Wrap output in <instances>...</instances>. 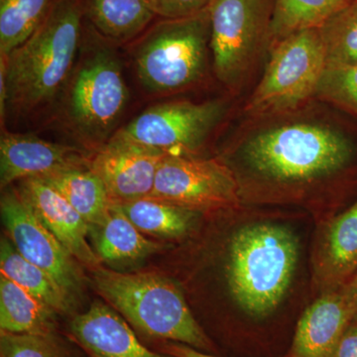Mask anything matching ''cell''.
<instances>
[{
  "label": "cell",
  "mask_w": 357,
  "mask_h": 357,
  "mask_svg": "<svg viewBox=\"0 0 357 357\" xmlns=\"http://www.w3.org/2000/svg\"><path fill=\"white\" fill-rule=\"evenodd\" d=\"M84 18V0H56L30 38L0 57L7 112L30 114L59 98L79 57Z\"/></svg>",
  "instance_id": "cell-1"
},
{
  "label": "cell",
  "mask_w": 357,
  "mask_h": 357,
  "mask_svg": "<svg viewBox=\"0 0 357 357\" xmlns=\"http://www.w3.org/2000/svg\"><path fill=\"white\" fill-rule=\"evenodd\" d=\"M239 155L257 177L278 184H297L347 170L356 157V147L344 131L331 124L293 121L249 134Z\"/></svg>",
  "instance_id": "cell-2"
},
{
  "label": "cell",
  "mask_w": 357,
  "mask_h": 357,
  "mask_svg": "<svg viewBox=\"0 0 357 357\" xmlns=\"http://www.w3.org/2000/svg\"><path fill=\"white\" fill-rule=\"evenodd\" d=\"M84 18L76 65L61 91V117L84 146L96 150L116 132L128 89L114 47Z\"/></svg>",
  "instance_id": "cell-3"
},
{
  "label": "cell",
  "mask_w": 357,
  "mask_h": 357,
  "mask_svg": "<svg viewBox=\"0 0 357 357\" xmlns=\"http://www.w3.org/2000/svg\"><path fill=\"white\" fill-rule=\"evenodd\" d=\"M91 280L109 306L146 337L187 344L208 354L215 351L180 289L163 275L121 273L100 266L93 270Z\"/></svg>",
  "instance_id": "cell-4"
},
{
  "label": "cell",
  "mask_w": 357,
  "mask_h": 357,
  "mask_svg": "<svg viewBox=\"0 0 357 357\" xmlns=\"http://www.w3.org/2000/svg\"><path fill=\"white\" fill-rule=\"evenodd\" d=\"M299 245L290 229L273 223L243 227L230 241L227 283L244 312L255 318L273 312L287 293Z\"/></svg>",
  "instance_id": "cell-5"
},
{
  "label": "cell",
  "mask_w": 357,
  "mask_h": 357,
  "mask_svg": "<svg viewBox=\"0 0 357 357\" xmlns=\"http://www.w3.org/2000/svg\"><path fill=\"white\" fill-rule=\"evenodd\" d=\"M210 41V7L190 17L154 21L134 45L140 83L157 93L198 83L206 73Z\"/></svg>",
  "instance_id": "cell-6"
},
{
  "label": "cell",
  "mask_w": 357,
  "mask_h": 357,
  "mask_svg": "<svg viewBox=\"0 0 357 357\" xmlns=\"http://www.w3.org/2000/svg\"><path fill=\"white\" fill-rule=\"evenodd\" d=\"M261 82L246 105L255 116H267L297 109L316 95L326 67L325 47L319 28L303 30L272 47Z\"/></svg>",
  "instance_id": "cell-7"
},
{
  "label": "cell",
  "mask_w": 357,
  "mask_h": 357,
  "mask_svg": "<svg viewBox=\"0 0 357 357\" xmlns=\"http://www.w3.org/2000/svg\"><path fill=\"white\" fill-rule=\"evenodd\" d=\"M274 0H213L210 6L213 69L218 79L236 86L269 43Z\"/></svg>",
  "instance_id": "cell-8"
},
{
  "label": "cell",
  "mask_w": 357,
  "mask_h": 357,
  "mask_svg": "<svg viewBox=\"0 0 357 357\" xmlns=\"http://www.w3.org/2000/svg\"><path fill=\"white\" fill-rule=\"evenodd\" d=\"M225 112V105L220 100L162 103L145 110L115 133L167 155L190 156L204 144Z\"/></svg>",
  "instance_id": "cell-9"
},
{
  "label": "cell",
  "mask_w": 357,
  "mask_h": 357,
  "mask_svg": "<svg viewBox=\"0 0 357 357\" xmlns=\"http://www.w3.org/2000/svg\"><path fill=\"white\" fill-rule=\"evenodd\" d=\"M149 197L199 211L236 208V174L218 159L166 155L160 162Z\"/></svg>",
  "instance_id": "cell-10"
},
{
  "label": "cell",
  "mask_w": 357,
  "mask_h": 357,
  "mask_svg": "<svg viewBox=\"0 0 357 357\" xmlns=\"http://www.w3.org/2000/svg\"><path fill=\"white\" fill-rule=\"evenodd\" d=\"M0 211L9 239L18 252L50 274L75 302L84 280L74 256L45 227L18 190H3Z\"/></svg>",
  "instance_id": "cell-11"
},
{
  "label": "cell",
  "mask_w": 357,
  "mask_h": 357,
  "mask_svg": "<svg viewBox=\"0 0 357 357\" xmlns=\"http://www.w3.org/2000/svg\"><path fill=\"white\" fill-rule=\"evenodd\" d=\"M167 154L114 133L91 157L89 167L112 202L149 197L160 162Z\"/></svg>",
  "instance_id": "cell-12"
},
{
  "label": "cell",
  "mask_w": 357,
  "mask_h": 357,
  "mask_svg": "<svg viewBox=\"0 0 357 357\" xmlns=\"http://www.w3.org/2000/svg\"><path fill=\"white\" fill-rule=\"evenodd\" d=\"M89 162L86 152L79 148L4 129L0 137V188L3 191L25 178L46 177Z\"/></svg>",
  "instance_id": "cell-13"
},
{
  "label": "cell",
  "mask_w": 357,
  "mask_h": 357,
  "mask_svg": "<svg viewBox=\"0 0 357 357\" xmlns=\"http://www.w3.org/2000/svg\"><path fill=\"white\" fill-rule=\"evenodd\" d=\"M69 335L89 357H176L148 349L126 319L100 301L73 317Z\"/></svg>",
  "instance_id": "cell-14"
},
{
  "label": "cell",
  "mask_w": 357,
  "mask_h": 357,
  "mask_svg": "<svg viewBox=\"0 0 357 357\" xmlns=\"http://www.w3.org/2000/svg\"><path fill=\"white\" fill-rule=\"evenodd\" d=\"M18 191L77 261L91 270L100 267V258L88 243L89 223L54 185L42 178H29L20 181Z\"/></svg>",
  "instance_id": "cell-15"
},
{
  "label": "cell",
  "mask_w": 357,
  "mask_h": 357,
  "mask_svg": "<svg viewBox=\"0 0 357 357\" xmlns=\"http://www.w3.org/2000/svg\"><path fill=\"white\" fill-rule=\"evenodd\" d=\"M356 314L342 289L324 293L303 314L287 357H335Z\"/></svg>",
  "instance_id": "cell-16"
},
{
  "label": "cell",
  "mask_w": 357,
  "mask_h": 357,
  "mask_svg": "<svg viewBox=\"0 0 357 357\" xmlns=\"http://www.w3.org/2000/svg\"><path fill=\"white\" fill-rule=\"evenodd\" d=\"M314 278L321 292L344 288L357 272V201L332 220L314 259Z\"/></svg>",
  "instance_id": "cell-17"
},
{
  "label": "cell",
  "mask_w": 357,
  "mask_h": 357,
  "mask_svg": "<svg viewBox=\"0 0 357 357\" xmlns=\"http://www.w3.org/2000/svg\"><path fill=\"white\" fill-rule=\"evenodd\" d=\"M96 255L100 261L123 264L144 259L158 252L163 244L146 238L114 204L100 225L89 227Z\"/></svg>",
  "instance_id": "cell-18"
},
{
  "label": "cell",
  "mask_w": 357,
  "mask_h": 357,
  "mask_svg": "<svg viewBox=\"0 0 357 357\" xmlns=\"http://www.w3.org/2000/svg\"><path fill=\"white\" fill-rule=\"evenodd\" d=\"M84 15L114 45L137 39L157 18L146 0H84Z\"/></svg>",
  "instance_id": "cell-19"
},
{
  "label": "cell",
  "mask_w": 357,
  "mask_h": 357,
  "mask_svg": "<svg viewBox=\"0 0 357 357\" xmlns=\"http://www.w3.org/2000/svg\"><path fill=\"white\" fill-rule=\"evenodd\" d=\"M58 314L10 279L0 275V331L13 335L57 332Z\"/></svg>",
  "instance_id": "cell-20"
},
{
  "label": "cell",
  "mask_w": 357,
  "mask_h": 357,
  "mask_svg": "<svg viewBox=\"0 0 357 357\" xmlns=\"http://www.w3.org/2000/svg\"><path fill=\"white\" fill-rule=\"evenodd\" d=\"M112 204L142 234L159 238H180L185 236L192 229L201 213L153 197L112 202Z\"/></svg>",
  "instance_id": "cell-21"
},
{
  "label": "cell",
  "mask_w": 357,
  "mask_h": 357,
  "mask_svg": "<svg viewBox=\"0 0 357 357\" xmlns=\"http://www.w3.org/2000/svg\"><path fill=\"white\" fill-rule=\"evenodd\" d=\"M42 178L65 197L89 227L100 225L109 215L112 199L89 165L66 169Z\"/></svg>",
  "instance_id": "cell-22"
},
{
  "label": "cell",
  "mask_w": 357,
  "mask_h": 357,
  "mask_svg": "<svg viewBox=\"0 0 357 357\" xmlns=\"http://www.w3.org/2000/svg\"><path fill=\"white\" fill-rule=\"evenodd\" d=\"M0 272L58 314L72 311L74 301L50 274L23 257L9 237H3L0 244Z\"/></svg>",
  "instance_id": "cell-23"
},
{
  "label": "cell",
  "mask_w": 357,
  "mask_h": 357,
  "mask_svg": "<svg viewBox=\"0 0 357 357\" xmlns=\"http://www.w3.org/2000/svg\"><path fill=\"white\" fill-rule=\"evenodd\" d=\"M354 0H274L270 24L271 47L303 30L319 28Z\"/></svg>",
  "instance_id": "cell-24"
},
{
  "label": "cell",
  "mask_w": 357,
  "mask_h": 357,
  "mask_svg": "<svg viewBox=\"0 0 357 357\" xmlns=\"http://www.w3.org/2000/svg\"><path fill=\"white\" fill-rule=\"evenodd\" d=\"M56 0H0V57L7 58L43 22Z\"/></svg>",
  "instance_id": "cell-25"
},
{
  "label": "cell",
  "mask_w": 357,
  "mask_h": 357,
  "mask_svg": "<svg viewBox=\"0 0 357 357\" xmlns=\"http://www.w3.org/2000/svg\"><path fill=\"white\" fill-rule=\"evenodd\" d=\"M319 29L326 66H357V0L331 16Z\"/></svg>",
  "instance_id": "cell-26"
},
{
  "label": "cell",
  "mask_w": 357,
  "mask_h": 357,
  "mask_svg": "<svg viewBox=\"0 0 357 357\" xmlns=\"http://www.w3.org/2000/svg\"><path fill=\"white\" fill-rule=\"evenodd\" d=\"M0 357H76L58 332L0 335Z\"/></svg>",
  "instance_id": "cell-27"
},
{
  "label": "cell",
  "mask_w": 357,
  "mask_h": 357,
  "mask_svg": "<svg viewBox=\"0 0 357 357\" xmlns=\"http://www.w3.org/2000/svg\"><path fill=\"white\" fill-rule=\"evenodd\" d=\"M316 96L357 115V66H326Z\"/></svg>",
  "instance_id": "cell-28"
},
{
  "label": "cell",
  "mask_w": 357,
  "mask_h": 357,
  "mask_svg": "<svg viewBox=\"0 0 357 357\" xmlns=\"http://www.w3.org/2000/svg\"><path fill=\"white\" fill-rule=\"evenodd\" d=\"M160 20H180L196 15L211 6L213 0H146Z\"/></svg>",
  "instance_id": "cell-29"
},
{
  "label": "cell",
  "mask_w": 357,
  "mask_h": 357,
  "mask_svg": "<svg viewBox=\"0 0 357 357\" xmlns=\"http://www.w3.org/2000/svg\"><path fill=\"white\" fill-rule=\"evenodd\" d=\"M335 357H357V314L347 326Z\"/></svg>",
  "instance_id": "cell-30"
},
{
  "label": "cell",
  "mask_w": 357,
  "mask_h": 357,
  "mask_svg": "<svg viewBox=\"0 0 357 357\" xmlns=\"http://www.w3.org/2000/svg\"><path fill=\"white\" fill-rule=\"evenodd\" d=\"M161 351L176 357H220L178 342H165L162 345Z\"/></svg>",
  "instance_id": "cell-31"
},
{
  "label": "cell",
  "mask_w": 357,
  "mask_h": 357,
  "mask_svg": "<svg viewBox=\"0 0 357 357\" xmlns=\"http://www.w3.org/2000/svg\"><path fill=\"white\" fill-rule=\"evenodd\" d=\"M342 292L347 296V299L354 307V310L357 312V272L351 280L342 288Z\"/></svg>",
  "instance_id": "cell-32"
}]
</instances>
